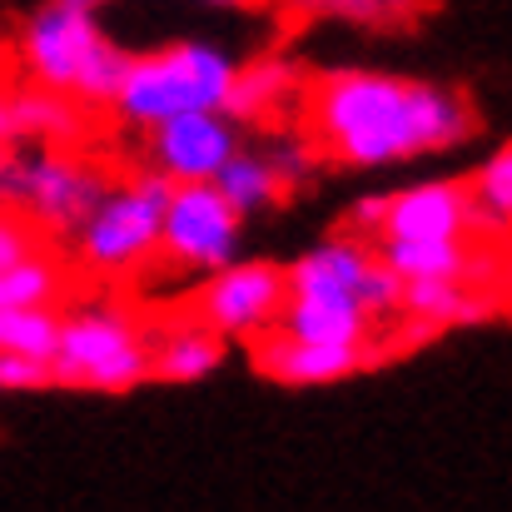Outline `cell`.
Returning <instances> with one entry per match:
<instances>
[{
  "label": "cell",
  "instance_id": "cell-1",
  "mask_svg": "<svg viewBox=\"0 0 512 512\" xmlns=\"http://www.w3.org/2000/svg\"><path fill=\"white\" fill-rule=\"evenodd\" d=\"M309 145L353 170H383L463 145L478 120L463 95L388 70H334L304 85Z\"/></svg>",
  "mask_w": 512,
  "mask_h": 512
},
{
  "label": "cell",
  "instance_id": "cell-2",
  "mask_svg": "<svg viewBox=\"0 0 512 512\" xmlns=\"http://www.w3.org/2000/svg\"><path fill=\"white\" fill-rule=\"evenodd\" d=\"M20 65L35 90L65 95L75 105H110L130 70V55L100 30L90 10L45 0L20 25Z\"/></svg>",
  "mask_w": 512,
  "mask_h": 512
},
{
  "label": "cell",
  "instance_id": "cell-3",
  "mask_svg": "<svg viewBox=\"0 0 512 512\" xmlns=\"http://www.w3.org/2000/svg\"><path fill=\"white\" fill-rule=\"evenodd\" d=\"M239 60L204 40H179L150 55H130V70L110 110L135 130H160L179 115H224Z\"/></svg>",
  "mask_w": 512,
  "mask_h": 512
},
{
  "label": "cell",
  "instance_id": "cell-4",
  "mask_svg": "<svg viewBox=\"0 0 512 512\" xmlns=\"http://www.w3.org/2000/svg\"><path fill=\"white\" fill-rule=\"evenodd\" d=\"M55 383L95 388V393H125L150 378V343L145 329L120 309H80L60 319V343L50 358Z\"/></svg>",
  "mask_w": 512,
  "mask_h": 512
},
{
  "label": "cell",
  "instance_id": "cell-5",
  "mask_svg": "<svg viewBox=\"0 0 512 512\" xmlns=\"http://www.w3.org/2000/svg\"><path fill=\"white\" fill-rule=\"evenodd\" d=\"M165 199H170V184L150 170L130 174L125 184H110V194L95 204V214L75 234L80 264L95 274H130L145 259H155Z\"/></svg>",
  "mask_w": 512,
  "mask_h": 512
},
{
  "label": "cell",
  "instance_id": "cell-6",
  "mask_svg": "<svg viewBox=\"0 0 512 512\" xmlns=\"http://www.w3.org/2000/svg\"><path fill=\"white\" fill-rule=\"evenodd\" d=\"M284 289L299 299H348L373 324L403 319V279L378 264L368 239H353V234L324 239L309 254H299L284 269Z\"/></svg>",
  "mask_w": 512,
  "mask_h": 512
},
{
  "label": "cell",
  "instance_id": "cell-7",
  "mask_svg": "<svg viewBox=\"0 0 512 512\" xmlns=\"http://www.w3.org/2000/svg\"><path fill=\"white\" fill-rule=\"evenodd\" d=\"M110 194V174L100 160L75 155V150H40V155H15L10 179V204L50 234H80L95 204Z\"/></svg>",
  "mask_w": 512,
  "mask_h": 512
},
{
  "label": "cell",
  "instance_id": "cell-8",
  "mask_svg": "<svg viewBox=\"0 0 512 512\" xmlns=\"http://www.w3.org/2000/svg\"><path fill=\"white\" fill-rule=\"evenodd\" d=\"M239 234H244V219L224 204V194L214 184L170 189L165 219H160V254L170 264L214 279L229 264H239Z\"/></svg>",
  "mask_w": 512,
  "mask_h": 512
},
{
  "label": "cell",
  "instance_id": "cell-9",
  "mask_svg": "<svg viewBox=\"0 0 512 512\" xmlns=\"http://www.w3.org/2000/svg\"><path fill=\"white\" fill-rule=\"evenodd\" d=\"M284 269L279 264H229L224 274H214L199 294V324L214 329L219 339H259L279 324L284 314Z\"/></svg>",
  "mask_w": 512,
  "mask_h": 512
},
{
  "label": "cell",
  "instance_id": "cell-10",
  "mask_svg": "<svg viewBox=\"0 0 512 512\" xmlns=\"http://www.w3.org/2000/svg\"><path fill=\"white\" fill-rule=\"evenodd\" d=\"M239 150L244 145L229 115H179L170 125L150 130V174H160L170 189L214 184Z\"/></svg>",
  "mask_w": 512,
  "mask_h": 512
},
{
  "label": "cell",
  "instance_id": "cell-11",
  "mask_svg": "<svg viewBox=\"0 0 512 512\" xmlns=\"http://www.w3.org/2000/svg\"><path fill=\"white\" fill-rule=\"evenodd\" d=\"M473 234V204L468 184L458 179H423L398 194H388L383 234L378 239H403V244H443V239H468Z\"/></svg>",
  "mask_w": 512,
  "mask_h": 512
},
{
  "label": "cell",
  "instance_id": "cell-12",
  "mask_svg": "<svg viewBox=\"0 0 512 512\" xmlns=\"http://www.w3.org/2000/svg\"><path fill=\"white\" fill-rule=\"evenodd\" d=\"M373 254L403 284H468V289H483V279L498 274V259L493 254H478L468 239H443V244L378 239Z\"/></svg>",
  "mask_w": 512,
  "mask_h": 512
},
{
  "label": "cell",
  "instance_id": "cell-13",
  "mask_svg": "<svg viewBox=\"0 0 512 512\" xmlns=\"http://www.w3.org/2000/svg\"><path fill=\"white\" fill-rule=\"evenodd\" d=\"M274 329L299 343H319V348H348V353L373 348V319L348 299H299V294H289Z\"/></svg>",
  "mask_w": 512,
  "mask_h": 512
},
{
  "label": "cell",
  "instance_id": "cell-14",
  "mask_svg": "<svg viewBox=\"0 0 512 512\" xmlns=\"http://www.w3.org/2000/svg\"><path fill=\"white\" fill-rule=\"evenodd\" d=\"M299 95H304L299 65L284 60V55H264V60L239 65L224 115H229L234 125H239V120H244V125H269V120H279Z\"/></svg>",
  "mask_w": 512,
  "mask_h": 512
},
{
  "label": "cell",
  "instance_id": "cell-15",
  "mask_svg": "<svg viewBox=\"0 0 512 512\" xmlns=\"http://www.w3.org/2000/svg\"><path fill=\"white\" fill-rule=\"evenodd\" d=\"M254 363L279 378V383H334V378H348L358 368H368V353H348V348H319V343H299L279 329L259 334L254 339Z\"/></svg>",
  "mask_w": 512,
  "mask_h": 512
},
{
  "label": "cell",
  "instance_id": "cell-16",
  "mask_svg": "<svg viewBox=\"0 0 512 512\" xmlns=\"http://www.w3.org/2000/svg\"><path fill=\"white\" fill-rule=\"evenodd\" d=\"M145 343H150V378L194 383V378H204L224 363V339L214 329H204L199 319H184V324H170L160 334H145Z\"/></svg>",
  "mask_w": 512,
  "mask_h": 512
},
{
  "label": "cell",
  "instance_id": "cell-17",
  "mask_svg": "<svg viewBox=\"0 0 512 512\" xmlns=\"http://www.w3.org/2000/svg\"><path fill=\"white\" fill-rule=\"evenodd\" d=\"M15 130H20V145L30 140L45 150H75L90 140V115L85 105L30 85V90H15Z\"/></svg>",
  "mask_w": 512,
  "mask_h": 512
},
{
  "label": "cell",
  "instance_id": "cell-18",
  "mask_svg": "<svg viewBox=\"0 0 512 512\" xmlns=\"http://www.w3.org/2000/svg\"><path fill=\"white\" fill-rule=\"evenodd\" d=\"M403 314L423 319L443 334V329H458V324L493 319L498 299L483 294V289H468V284H403Z\"/></svg>",
  "mask_w": 512,
  "mask_h": 512
},
{
  "label": "cell",
  "instance_id": "cell-19",
  "mask_svg": "<svg viewBox=\"0 0 512 512\" xmlns=\"http://www.w3.org/2000/svg\"><path fill=\"white\" fill-rule=\"evenodd\" d=\"M279 10L294 20H348L368 30H398L413 25L428 10V0H279Z\"/></svg>",
  "mask_w": 512,
  "mask_h": 512
},
{
  "label": "cell",
  "instance_id": "cell-20",
  "mask_svg": "<svg viewBox=\"0 0 512 512\" xmlns=\"http://www.w3.org/2000/svg\"><path fill=\"white\" fill-rule=\"evenodd\" d=\"M214 189L224 194V204L239 214V219H249V214H259V209H274L289 189L279 184V174L269 165V155H259V150H239L219 179H214Z\"/></svg>",
  "mask_w": 512,
  "mask_h": 512
},
{
  "label": "cell",
  "instance_id": "cell-21",
  "mask_svg": "<svg viewBox=\"0 0 512 512\" xmlns=\"http://www.w3.org/2000/svg\"><path fill=\"white\" fill-rule=\"evenodd\" d=\"M468 204H473V229H493V234L512 229V145L493 150L478 165L468 184Z\"/></svg>",
  "mask_w": 512,
  "mask_h": 512
},
{
  "label": "cell",
  "instance_id": "cell-22",
  "mask_svg": "<svg viewBox=\"0 0 512 512\" xmlns=\"http://www.w3.org/2000/svg\"><path fill=\"white\" fill-rule=\"evenodd\" d=\"M55 343H60L55 309H0V358H30L50 368Z\"/></svg>",
  "mask_w": 512,
  "mask_h": 512
},
{
  "label": "cell",
  "instance_id": "cell-23",
  "mask_svg": "<svg viewBox=\"0 0 512 512\" xmlns=\"http://www.w3.org/2000/svg\"><path fill=\"white\" fill-rule=\"evenodd\" d=\"M60 289H65V269L45 254H30L0 274V309H55Z\"/></svg>",
  "mask_w": 512,
  "mask_h": 512
},
{
  "label": "cell",
  "instance_id": "cell-24",
  "mask_svg": "<svg viewBox=\"0 0 512 512\" xmlns=\"http://www.w3.org/2000/svg\"><path fill=\"white\" fill-rule=\"evenodd\" d=\"M319 150L309 145V140H284L279 150H269V165L279 174V184L284 189H299V184H309L314 174H319Z\"/></svg>",
  "mask_w": 512,
  "mask_h": 512
},
{
  "label": "cell",
  "instance_id": "cell-25",
  "mask_svg": "<svg viewBox=\"0 0 512 512\" xmlns=\"http://www.w3.org/2000/svg\"><path fill=\"white\" fill-rule=\"evenodd\" d=\"M30 254H40L35 224H30L25 214H15V209H0V274L15 269V264L30 259Z\"/></svg>",
  "mask_w": 512,
  "mask_h": 512
},
{
  "label": "cell",
  "instance_id": "cell-26",
  "mask_svg": "<svg viewBox=\"0 0 512 512\" xmlns=\"http://www.w3.org/2000/svg\"><path fill=\"white\" fill-rule=\"evenodd\" d=\"M50 368L30 358H0V388H50Z\"/></svg>",
  "mask_w": 512,
  "mask_h": 512
},
{
  "label": "cell",
  "instance_id": "cell-27",
  "mask_svg": "<svg viewBox=\"0 0 512 512\" xmlns=\"http://www.w3.org/2000/svg\"><path fill=\"white\" fill-rule=\"evenodd\" d=\"M383 214H388V194H373V199H358L353 209H348V224L358 229V234H383ZM353 234V239H358Z\"/></svg>",
  "mask_w": 512,
  "mask_h": 512
},
{
  "label": "cell",
  "instance_id": "cell-28",
  "mask_svg": "<svg viewBox=\"0 0 512 512\" xmlns=\"http://www.w3.org/2000/svg\"><path fill=\"white\" fill-rule=\"evenodd\" d=\"M20 145V130H15V90L0 85V150H15Z\"/></svg>",
  "mask_w": 512,
  "mask_h": 512
},
{
  "label": "cell",
  "instance_id": "cell-29",
  "mask_svg": "<svg viewBox=\"0 0 512 512\" xmlns=\"http://www.w3.org/2000/svg\"><path fill=\"white\" fill-rule=\"evenodd\" d=\"M10 179H15V150H0V209H10Z\"/></svg>",
  "mask_w": 512,
  "mask_h": 512
},
{
  "label": "cell",
  "instance_id": "cell-30",
  "mask_svg": "<svg viewBox=\"0 0 512 512\" xmlns=\"http://www.w3.org/2000/svg\"><path fill=\"white\" fill-rule=\"evenodd\" d=\"M55 5H70V10H90V15H95V10L110 5V0H55Z\"/></svg>",
  "mask_w": 512,
  "mask_h": 512
},
{
  "label": "cell",
  "instance_id": "cell-31",
  "mask_svg": "<svg viewBox=\"0 0 512 512\" xmlns=\"http://www.w3.org/2000/svg\"><path fill=\"white\" fill-rule=\"evenodd\" d=\"M209 5H254V0H209Z\"/></svg>",
  "mask_w": 512,
  "mask_h": 512
},
{
  "label": "cell",
  "instance_id": "cell-32",
  "mask_svg": "<svg viewBox=\"0 0 512 512\" xmlns=\"http://www.w3.org/2000/svg\"><path fill=\"white\" fill-rule=\"evenodd\" d=\"M503 274H508V294H512V254H508V269H503Z\"/></svg>",
  "mask_w": 512,
  "mask_h": 512
}]
</instances>
